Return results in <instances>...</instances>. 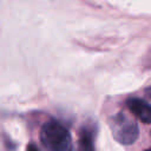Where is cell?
I'll return each instance as SVG.
<instances>
[{
	"label": "cell",
	"mask_w": 151,
	"mask_h": 151,
	"mask_svg": "<svg viewBox=\"0 0 151 151\" xmlns=\"http://www.w3.org/2000/svg\"><path fill=\"white\" fill-rule=\"evenodd\" d=\"M145 93H146V96H147L149 98H151V86H149V87L145 90Z\"/></svg>",
	"instance_id": "cell-6"
},
{
	"label": "cell",
	"mask_w": 151,
	"mask_h": 151,
	"mask_svg": "<svg viewBox=\"0 0 151 151\" xmlns=\"http://www.w3.org/2000/svg\"><path fill=\"white\" fill-rule=\"evenodd\" d=\"M40 142L47 151H72L70 131L57 120L46 122L40 130Z\"/></svg>",
	"instance_id": "cell-1"
},
{
	"label": "cell",
	"mask_w": 151,
	"mask_h": 151,
	"mask_svg": "<svg viewBox=\"0 0 151 151\" xmlns=\"http://www.w3.org/2000/svg\"><path fill=\"white\" fill-rule=\"evenodd\" d=\"M127 109L144 124L151 123V104L140 98H130L126 100Z\"/></svg>",
	"instance_id": "cell-3"
},
{
	"label": "cell",
	"mask_w": 151,
	"mask_h": 151,
	"mask_svg": "<svg viewBox=\"0 0 151 151\" xmlns=\"http://www.w3.org/2000/svg\"><path fill=\"white\" fill-rule=\"evenodd\" d=\"M26 151H40V150H39V149H37V146H35V145H33V144H29V145L27 146Z\"/></svg>",
	"instance_id": "cell-5"
},
{
	"label": "cell",
	"mask_w": 151,
	"mask_h": 151,
	"mask_svg": "<svg viewBox=\"0 0 151 151\" xmlns=\"http://www.w3.org/2000/svg\"><path fill=\"white\" fill-rule=\"evenodd\" d=\"M144 151H151V149H146V150H144Z\"/></svg>",
	"instance_id": "cell-7"
},
{
	"label": "cell",
	"mask_w": 151,
	"mask_h": 151,
	"mask_svg": "<svg viewBox=\"0 0 151 151\" xmlns=\"http://www.w3.org/2000/svg\"><path fill=\"white\" fill-rule=\"evenodd\" d=\"M109 125L113 138L123 145H131L139 137V127L137 122L125 112L113 114L109 119Z\"/></svg>",
	"instance_id": "cell-2"
},
{
	"label": "cell",
	"mask_w": 151,
	"mask_h": 151,
	"mask_svg": "<svg viewBox=\"0 0 151 151\" xmlns=\"http://www.w3.org/2000/svg\"><path fill=\"white\" fill-rule=\"evenodd\" d=\"M78 151H94L93 133L90 129L83 127L78 139Z\"/></svg>",
	"instance_id": "cell-4"
}]
</instances>
